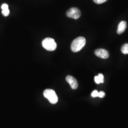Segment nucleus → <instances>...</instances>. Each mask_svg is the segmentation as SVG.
<instances>
[{"label":"nucleus","instance_id":"nucleus-1","mask_svg":"<svg viewBox=\"0 0 128 128\" xmlns=\"http://www.w3.org/2000/svg\"><path fill=\"white\" fill-rule=\"evenodd\" d=\"M86 40L84 37H78L74 40L71 46V48L74 52H78L81 50L85 46Z\"/></svg>","mask_w":128,"mask_h":128},{"label":"nucleus","instance_id":"nucleus-2","mask_svg":"<svg viewBox=\"0 0 128 128\" xmlns=\"http://www.w3.org/2000/svg\"><path fill=\"white\" fill-rule=\"evenodd\" d=\"M42 46L46 50L48 51L55 50L56 48L57 45L54 39L50 38H47L42 41Z\"/></svg>","mask_w":128,"mask_h":128},{"label":"nucleus","instance_id":"nucleus-3","mask_svg":"<svg viewBox=\"0 0 128 128\" xmlns=\"http://www.w3.org/2000/svg\"><path fill=\"white\" fill-rule=\"evenodd\" d=\"M44 96L52 104H56L58 101V97L53 90L48 89L45 90L44 93Z\"/></svg>","mask_w":128,"mask_h":128},{"label":"nucleus","instance_id":"nucleus-4","mask_svg":"<svg viewBox=\"0 0 128 128\" xmlns=\"http://www.w3.org/2000/svg\"><path fill=\"white\" fill-rule=\"evenodd\" d=\"M81 12L80 10L76 7L70 8L66 12V15L69 18L78 19L81 16Z\"/></svg>","mask_w":128,"mask_h":128},{"label":"nucleus","instance_id":"nucleus-5","mask_svg":"<svg viewBox=\"0 0 128 128\" xmlns=\"http://www.w3.org/2000/svg\"><path fill=\"white\" fill-rule=\"evenodd\" d=\"M94 53L97 56L102 59H107L109 57V53L108 51L104 49H97L95 51Z\"/></svg>","mask_w":128,"mask_h":128},{"label":"nucleus","instance_id":"nucleus-6","mask_svg":"<svg viewBox=\"0 0 128 128\" xmlns=\"http://www.w3.org/2000/svg\"><path fill=\"white\" fill-rule=\"evenodd\" d=\"M66 81L68 82L70 86L73 89H76L78 86V81L76 79L71 76H68L66 77Z\"/></svg>","mask_w":128,"mask_h":128},{"label":"nucleus","instance_id":"nucleus-7","mask_svg":"<svg viewBox=\"0 0 128 128\" xmlns=\"http://www.w3.org/2000/svg\"><path fill=\"white\" fill-rule=\"evenodd\" d=\"M127 28V22L125 21H122L119 23L117 32L118 34H120L125 32Z\"/></svg>","mask_w":128,"mask_h":128},{"label":"nucleus","instance_id":"nucleus-8","mask_svg":"<svg viewBox=\"0 0 128 128\" xmlns=\"http://www.w3.org/2000/svg\"><path fill=\"white\" fill-rule=\"evenodd\" d=\"M121 51L124 54H128V43L124 44V45L122 46Z\"/></svg>","mask_w":128,"mask_h":128},{"label":"nucleus","instance_id":"nucleus-9","mask_svg":"<svg viewBox=\"0 0 128 128\" xmlns=\"http://www.w3.org/2000/svg\"><path fill=\"white\" fill-rule=\"evenodd\" d=\"M2 15L5 16V17H7L8 16H9L10 14L9 9L5 10H2Z\"/></svg>","mask_w":128,"mask_h":128},{"label":"nucleus","instance_id":"nucleus-10","mask_svg":"<svg viewBox=\"0 0 128 128\" xmlns=\"http://www.w3.org/2000/svg\"><path fill=\"white\" fill-rule=\"evenodd\" d=\"M98 78L100 79V82L101 83H103L104 82V76H103V74H99L98 76Z\"/></svg>","mask_w":128,"mask_h":128},{"label":"nucleus","instance_id":"nucleus-11","mask_svg":"<svg viewBox=\"0 0 128 128\" xmlns=\"http://www.w3.org/2000/svg\"><path fill=\"white\" fill-rule=\"evenodd\" d=\"M98 94H99V92L97 90H94L92 92L91 96L93 97H98Z\"/></svg>","mask_w":128,"mask_h":128},{"label":"nucleus","instance_id":"nucleus-12","mask_svg":"<svg viewBox=\"0 0 128 128\" xmlns=\"http://www.w3.org/2000/svg\"><path fill=\"white\" fill-rule=\"evenodd\" d=\"M107 0H94V2L97 4H102L106 2Z\"/></svg>","mask_w":128,"mask_h":128},{"label":"nucleus","instance_id":"nucleus-13","mask_svg":"<svg viewBox=\"0 0 128 128\" xmlns=\"http://www.w3.org/2000/svg\"><path fill=\"white\" fill-rule=\"evenodd\" d=\"M1 8L2 10H5L9 9V6L6 4H4L2 5Z\"/></svg>","mask_w":128,"mask_h":128},{"label":"nucleus","instance_id":"nucleus-14","mask_svg":"<svg viewBox=\"0 0 128 128\" xmlns=\"http://www.w3.org/2000/svg\"><path fill=\"white\" fill-rule=\"evenodd\" d=\"M105 96V92L104 91L100 92L98 94V97L100 98H103Z\"/></svg>","mask_w":128,"mask_h":128},{"label":"nucleus","instance_id":"nucleus-15","mask_svg":"<svg viewBox=\"0 0 128 128\" xmlns=\"http://www.w3.org/2000/svg\"><path fill=\"white\" fill-rule=\"evenodd\" d=\"M94 81H95V82H96V84H99L100 83H101L100 79H99V78L98 76H96L94 77Z\"/></svg>","mask_w":128,"mask_h":128}]
</instances>
